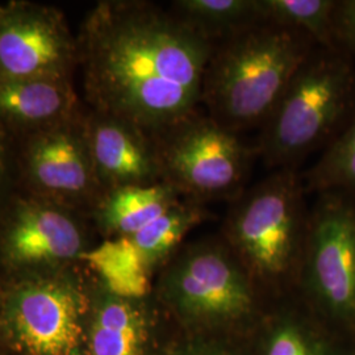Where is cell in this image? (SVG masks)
<instances>
[{"mask_svg":"<svg viewBox=\"0 0 355 355\" xmlns=\"http://www.w3.org/2000/svg\"><path fill=\"white\" fill-rule=\"evenodd\" d=\"M87 108L155 137L202 108L204 74L216 42L170 7L102 0L76 33Z\"/></svg>","mask_w":355,"mask_h":355,"instance_id":"obj_1","label":"cell"},{"mask_svg":"<svg viewBox=\"0 0 355 355\" xmlns=\"http://www.w3.org/2000/svg\"><path fill=\"white\" fill-rule=\"evenodd\" d=\"M89 157L104 193L164 183L155 141L140 128L85 108Z\"/></svg>","mask_w":355,"mask_h":355,"instance_id":"obj_12","label":"cell"},{"mask_svg":"<svg viewBox=\"0 0 355 355\" xmlns=\"http://www.w3.org/2000/svg\"><path fill=\"white\" fill-rule=\"evenodd\" d=\"M91 278L76 266L3 287L1 341L17 355H86Z\"/></svg>","mask_w":355,"mask_h":355,"instance_id":"obj_5","label":"cell"},{"mask_svg":"<svg viewBox=\"0 0 355 355\" xmlns=\"http://www.w3.org/2000/svg\"><path fill=\"white\" fill-rule=\"evenodd\" d=\"M174 355H237L227 347L212 343H190Z\"/></svg>","mask_w":355,"mask_h":355,"instance_id":"obj_24","label":"cell"},{"mask_svg":"<svg viewBox=\"0 0 355 355\" xmlns=\"http://www.w3.org/2000/svg\"><path fill=\"white\" fill-rule=\"evenodd\" d=\"M78 42L58 8L15 0L0 4V79H70Z\"/></svg>","mask_w":355,"mask_h":355,"instance_id":"obj_11","label":"cell"},{"mask_svg":"<svg viewBox=\"0 0 355 355\" xmlns=\"http://www.w3.org/2000/svg\"><path fill=\"white\" fill-rule=\"evenodd\" d=\"M153 139L164 182L182 198L230 202L245 191L255 150L202 108Z\"/></svg>","mask_w":355,"mask_h":355,"instance_id":"obj_7","label":"cell"},{"mask_svg":"<svg viewBox=\"0 0 355 355\" xmlns=\"http://www.w3.org/2000/svg\"><path fill=\"white\" fill-rule=\"evenodd\" d=\"M83 108L70 79H0V127L13 140L57 125Z\"/></svg>","mask_w":355,"mask_h":355,"instance_id":"obj_14","label":"cell"},{"mask_svg":"<svg viewBox=\"0 0 355 355\" xmlns=\"http://www.w3.org/2000/svg\"><path fill=\"white\" fill-rule=\"evenodd\" d=\"M82 263L120 297L145 299L152 293L153 272L129 237L103 240L85 254Z\"/></svg>","mask_w":355,"mask_h":355,"instance_id":"obj_16","label":"cell"},{"mask_svg":"<svg viewBox=\"0 0 355 355\" xmlns=\"http://www.w3.org/2000/svg\"><path fill=\"white\" fill-rule=\"evenodd\" d=\"M158 302L193 333L234 328L253 318L257 284L225 241L178 252L157 287Z\"/></svg>","mask_w":355,"mask_h":355,"instance_id":"obj_6","label":"cell"},{"mask_svg":"<svg viewBox=\"0 0 355 355\" xmlns=\"http://www.w3.org/2000/svg\"><path fill=\"white\" fill-rule=\"evenodd\" d=\"M180 193L167 183L108 191L89 215L107 239L132 237L179 203Z\"/></svg>","mask_w":355,"mask_h":355,"instance_id":"obj_15","label":"cell"},{"mask_svg":"<svg viewBox=\"0 0 355 355\" xmlns=\"http://www.w3.org/2000/svg\"><path fill=\"white\" fill-rule=\"evenodd\" d=\"M303 177L279 168L230 200L224 241L255 284H279L299 270L308 216Z\"/></svg>","mask_w":355,"mask_h":355,"instance_id":"obj_4","label":"cell"},{"mask_svg":"<svg viewBox=\"0 0 355 355\" xmlns=\"http://www.w3.org/2000/svg\"><path fill=\"white\" fill-rule=\"evenodd\" d=\"M262 355H325L318 340L290 318H280L270 330Z\"/></svg>","mask_w":355,"mask_h":355,"instance_id":"obj_21","label":"cell"},{"mask_svg":"<svg viewBox=\"0 0 355 355\" xmlns=\"http://www.w3.org/2000/svg\"><path fill=\"white\" fill-rule=\"evenodd\" d=\"M262 17L290 26L312 38L318 46L337 48L334 35V0H259Z\"/></svg>","mask_w":355,"mask_h":355,"instance_id":"obj_19","label":"cell"},{"mask_svg":"<svg viewBox=\"0 0 355 355\" xmlns=\"http://www.w3.org/2000/svg\"><path fill=\"white\" fill-rule=\"evenodd\" d=\"M354 112L353 58L338 46H316L259 128L254 150L271 168H296L329 145Z\"/></svg>","mask_w":355,"mask_h":355,"instance_id":"obj_3","label":"cell"},{"mask_svg":"<svg viewBox=\"0 0 355 355\" xmlns=\"http://www.w3.org/2000/svg\"><path fill=\"white\" fill-rule=\"evenodd\" d=\"M316 46L303 32L271 21L216 42L204 74V111L239 135L261 128Z\"/></svg>","mask_w":355,"mask_h":355,"instance_id":"obj_2","label":"cell"},{"mask_svg":"<svg viewBox=\"0 0 355 355\" xmlns=\"http://www.w3.org/2000/svg\"><path fill=\"white\" fill-rule=\"evenodd\" d=\"M318 195L308 216L299 267L302 283L330 316L355 321L354 192Z\"/></svg>","mask_w":355,"mask_h":355,"instance_id":"obj_10","label":"cell"},{"mask_svg":"<svg viewBox=\"0 0 355 355\" xmlns=\"http://www.w3.org/2000/svg\"><path fill=\"white\" fill-rule=\"evenodd\" d=\"M82 112L15 141L17 189L89 218L104 195L89 157Z\"/></svg>","mask_w":355,"mask_h":355,"instance_id":"obj_9","label":"cell"},{"mask_svg":"<svg viewBox=\"0 0 355 355\" xmlns=\"http://www.w3.org/2000/svg\"><path fill=\"white\" fill-rule=\"evenodd\" d=\"M1 315H3V287H0V341H1Z\"/></svg>","mask_w":355,"mask_h":355,"instance_id":"obj_25","label":"cell"},{"mask_svg":"<svg viewBox=\"0 0 355 355\" xmlns=\"http://www.w3.org/2000/svg\"><path fill=\"white\" fill-rule=\"evenodd\" d=\"M17 190L15 141L0 127V211Z\"/></svg>","mask_w":355,"mask_h":355,"instance_id":"obj_22","label":"cell"},{"mask_svg":"<svg viewBox=\"0 0 355 355\" xmlns=\"http://www.w3.org/2000/svg\"><path fill=\"white\" fill-rule=\"evenodd\" d=\"M334 35L338 48L355 60V0L337 3L334 13Z\"/></svg>","mask_w":355,"mask_h":355,"instance_id":"obj_23","label":"cell"},{"mask_svg":"<svg viewBox=\"0 0 355 355\" xmlns=\"http://www.w3.org/2000/svg\"><path fill=\"white\" fill-rule=\"evenodd\" d=\"M170 8L214 42L265 21L259 0H175Z\"/></svg>","mask_w":355,"mask_h":355,"instance_id":"obj_18","label":"cell"},{"mask_svg":"<svg viewBox=\"0 0 355 355\" xmlns=\"http://www.w3.org/2000/svg\"><path fill=\"white\" fill-rule=\"evenodd\" d=\"M303 177L306 192H355V112Z\"/></svg>","mask_w":355,"mask_h":355,"instance_id":"obj_20","label":"cell"},{"mask_svg":"<svg viewBox=\"0 0 355 355\" xmlns=\"http://www.w3.org/2000/svg\"><path fill=\"white\" fill-rule=\"evenodd\" d=\"M89 220L17 189L0 211V267L13 280L78 266L92 248Z\"/></svg>","mask_w":355,"mask_h":355,"instance_id":"obj_8","label":"cell"},{"mask_svg":"<svg viewBox=\"0 0 355 355\" xmlns=\"http://www.w3.org/2000/svg\"><path fill=\"white\" fill-rule=\"evenodd\" d=\"M211 216L205 204L182 199L150 225L129 239L154 274L178 253L180 243L191 230L209 220Z\"/></svg>","mask_w":355,"mask_h":355,"instance_id":"obj_17","label":"cell"},{"mask_svg":"<svg viewBox=\"0 0 355 355\" xmlns=\"http://www.w3.org/2000/svg\"><path fill=\"white\" fill-rule=\"evenodd\" d=\"M158 321L150 296L120 297L91 278L86 355H158Z\"/></svg>","mask_w":355,"mask_h":355,"instance_id":"obj_13","label":"cell"}]
</instances>
